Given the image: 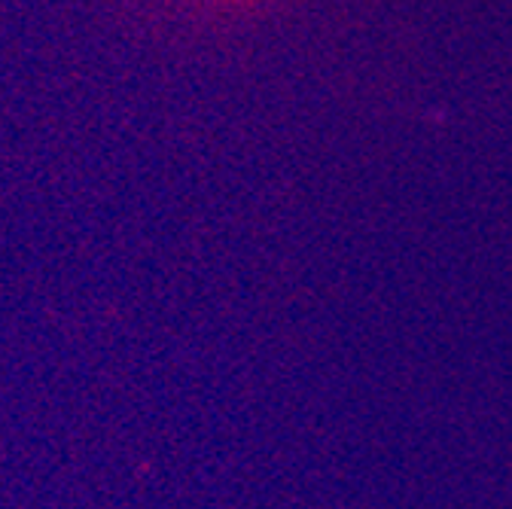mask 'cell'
Instances as JSON below:
<instances>
[{
	"label": "cell",
	"instance_id": "cell-1",
	"mask_svg": "<svg viewBox=\"0 0 512 509\" xmlns=\"http://www.w3.org/2000/svg\"><path fill=\"white\" fill-rule=\"evenodd\" d=\"M229 4H244V0H229Z\"/></svg>",
	"mask_w": 512,
	"mask_h": 509
}]
</instances>
